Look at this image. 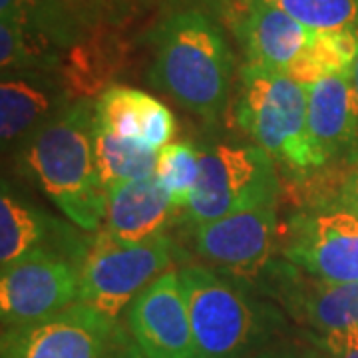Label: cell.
<instances>
[{
  "label": "cell",
  "instance_id": "cell-12",
  "mask_svg": "<svg viewBox=\"0 0 358 358\" xmlns=\"http://www.w3.org/2000/svg\"><path fill=\"white\" fill-rule=\"evenodd\" d=\"M74 100L58 72H6L0 82V140L2 148L24 145Z\"/></svg>",
  "mask_w": 358,
  "mask_h": 358
},
{
  "label": "cell",
  "instance_id": "cell-13",
  "mask_svg": "<svg viewBox=\"0 0 358 358\" xmlns=\"http://www.w3.org/2000/svg\"><path fill=\"white\" fill-rule=\"evenodd\" d=\"M227 20L243 46L247 64L281 72H287L315 36L268 0H243Z\"/></svg>",
  "mask_w": 358,
  "mask_h": 358
},
{
  "label": "cell",
  "instance_id": "cell-14",
  "mask_svg": "<svg viewBox=\"0 0 358 358\" xmlns=\"http://www.w3.org/2000/svg\"><path fill=\"white\" fill-rule=\"evenodd\" d=\"M308 141L315 167L346 152L358 138V96L352 70L308 86Z\"/></svg>",
  "mask_w": 358,
  "mask_h": 358
},
{
  "label": "cell",
  "instance_id": "cell-8",
  "mask_svg": "<svg viewBox=\"0 0 358 358\" xmlns=\"http://www.w3.org/2000/svg\"><path fill=\"white\" fill-rule=\"evenodd\" d=\"M117 348L115 320L84 303L2 334V358H115Z\"/></svg>",
  "mask_w": 358,
  "mask_h": 358
},
{
  "label": "cell",
  "instance_id": "cell-18",
  "mask_svg": "<svg viewBox=\"0 0 358 358\" xmlns=\"http://www.w3.org/2000/svg\"><path fill=\"white\" fill-rule=\"evenodd\" d=\"M124 60V42L102 22L66 50L58 76L74 102L90 100V96L102 94L103 86L122 70Z\"/></svg>",
  "mask_w": 358,
  "mask_h": 358
},
{
  "label": "cell",
  "instance_id": "cell-20",
  "mask_svg": "<svg viewBox=\"0 0 358 358\" xmlns=\"http://www.w3.org/2000/svg\"><path fill=\"white\" fill-rule=\"evenodd\" d=\"M357 56L358 30L315 32L305 52L287 68V74L308 88L322 78L350 72Z\"/></svg>",
  "mask_w": 358,
  "mask_h": 358
},
{
  "label": "cell",
  "instance_id": "cell-4",
  "mask_svg": "<svg viewBox=\"0 0 358 358\" xmlns=\"http://www.w3.org/2000/svg\"><path fill=\"white\" fill-rule=\"evenodd\" d=\"M199 358H245L265 343L277 315L241 287L199 267L179 271Z\"/></svg>",
  "mask_w": 358,
  "mask_h": 358
},
{
  "label": "cell",
  "instance_id": "cell-11",
  "mask_svg": "<svg viewBox=\"0 0 358 358\" xmlns=\"http://www.w3.org/2000/svg\"><path fill=\"white\" fill-rule=\"evenodd\" d=\"M129 334L148 358H199L179 273L166 271L126 313Z\"/></svg>",
  "mask_w": 358,
  "mask_h": 358
},
{
  "label": "cell",
  "instance_id": "cell-17",
  "mask_svg": "<svg viewBox=\"0 0 358 358\" xmlns=\"http://www.w3.org/2000/svg\"><path fill=\"white\" fill-rule=\"evenodd\" d=\"M285 305L299 320L319 334L358 327V282H329L299 275L291 267L285 273Z\"/></svg>",
  "mask_w": 358,
  "mask_h": 358
},
{
  "label": "cell",
  "instance_id": "cell-1",
  "mask_svg": "<svg viewBox=\"0 0 358 358\" xmlns=\"http://www.w3.org/2000/svg\"><path fill=\"white\" fill-rule=\"evenodd\" d=\"M94 106L78 100L20 148L28 176L84 231L102 225L108 205L94 148Z\"/></svg>",
  "mask_w": 358,
  "mask_h": 358
},
{
  "label": "cell",
  "instance_id": "cell-2",
  "mask_svg": "<svg viewBox=\"0 0 358 358\" xmlns=\"http://www.w3.org/2000/svg\"><path fill=\"white\" fill-rule=\"evenodd\" d=\"M233 54L207 14L179 10L155 30L150 80L171 100L203 120H215L229 98Z\"/></svg>",
  "mask_w": 358,
  "mask_h": 358
},
{
  "label": "cell",
  "instance_id": "cell-10",
  "mask_svg": "<svg viewBox=\"0 0 358 358\" xmlns=\"http://www.w3.org/2000/svg\"><path fill=\"white\" fill-rule=\"evenodd\" d=\"M277 239V203L193 227L195 253L233 277H253L268 263Z\"/></svg>",
  "mask_w": 358,
  "mask_h": 358
},
{
  "label": "cell",
  "instance_id": "cell-6",
  "mask_svg": "<svg viewBox=\"0 0 358 358\" xmlns=\"http://www.w3.org/2000/svg\"><path fill=\"white\" fill-rule=\"evenodd\" d=\"M173 261V247L166 235L143 243H122L106 231L88 245L80 265L78 303L115 320L124 308Z\"/></svg>",
  "mask_w": 358,
  "mask_h": 358
},
{
  "label": "cell",
  "instance_id": "cell-28",
  "mask_svg": "<svg viewBox=\"0 0 358 358\" xmlns=\"http://www.w3.org/2000/svg\"><path fill=\"white\" fill-rule=\"evenodd\" d=\"M253 358H294L293 355H287V352H265V355H257Z\"/></svg>",
  "mask_w": 358,
  "mask_h": 358
},
{
  "label": "cell",
  "instance_id": "cell-22",
  "mask_svg": "<svg viewBox=\"0 0 358 358\" xmlns=\"http://www.w3.org/2000/svg\"><path fill=\"white\" fill-rule=\"evenodd\" d=\"M199 148L189 141H171L157 154V169L164 189L176 209H185L199 179Z\"/></svg>",
  "mask_w": 358,
  "mask_h": 358
},
{
  "label": "cell",
  "instance_id": "cell-9",
  "mask_svg": "<svg viewBox=\"0 0 358 358\" xmlns=\"http://www.w3.org/2000/svg\"><path fill=\"white\" fill-rule=\"evenodd\" d=\"M285 257L299 271L329 282H358V215L345 207L291 219Z\"/></svg>",
  "mask_w": 358,
  "mask_h": 358
},
{
  "label": "cell",
  "instance_id": "cell-25",
  "mask_svg": "<svg viewBox=\"0 0 358 358\" xmlns=\"http://www.w3.org/2000/svg\"><path fill=\"white\" fill-rule=\"evenodd\" d=\"M319 358H358V327L317 336Z\"/></svg>",
  "mask_w": 358,
  "mask_h": 358
},
{
  "label": "cell",
  "instance_id": "cell-15",
  "mask_svg": "<svg viewBox=\"0 0 358 358\" xmlns=\"http://www.w3.org/2000/svg\"><path fill=\"white\" fill-rule=\"evenodd\" d=\"M94 122L152 152H159L171 143L176 131V120L166 103L129 86H108L103 90L94 106Z\"/></svg>",
  "mask_w": 358,
  "mask_h": 358
},
{
  "label": "cell",
  "instance_id": "cell-19",
  "mask_svg": "<svg viewBox=\"0 0 358 358\" xmlns=\"http://www.w3.org/2000/svg\"><path fill=\"white\" fill-rule=\"evenodd\" d=\"M54 221L36 207L18 199L2 181L0 195V265L10 267L38 249H54L50 245Z\"/></svg>",
  "mask_w": 358,
  "mask_h": 358
},
{
  "label": "cell",
  "instance_id": "cell-3",
  "mask_svg": "<svg viewBox=\"0 0 358 358\" xmlns=\"http://www.w3.org/2000/svg\"><path fill=\"white\" fill-rule=\"evenodd\" d=\"M308 88L281 70L245 64L235 120L271 159L291 171L315 167L307 128Z\"/></svg>",
  "mask_w": 358,
  "mask_h": 358
},
{
  "label": "cell",
  "instance_id": "cell-16",
  "mask_svg": "<svg viewBox=\"0 0 358 358\" xmlns=\"http://www.w3.org/2000/svg\"><path fill=\"white\" fill-rule=\"evenodd\" d=\"M173 209L155 173L134 179L108 192L103 231L122 243H143L164 235Z\"/></svg>",
  "mask_w": 358,
  "mask_h": 358
},
{
  "label": "cell",
  "instance_id": "cell-27",
  "mask_svg": "<svg viewBox=\"0 0 358 358\" xmlns=\"http://www.w3.org/2000/svg\"><path fill=\"white\" fill-rule=\"evenodd\" d=\"M115 358H148V357H145L140 348L136 346V343H131V345H124V348H122V350L117 348Z\"/></svg>",
  "mask_w": 358,
  "mask_h": 358
},
{
  "label": "cell",
  "instance_id": "cell-7",
  "mask_svg": "<svg viewBox=\"0 0 358 358\" xmlns=\"http://www.w3.org/2000/svg\"><path fill=\"white\" fill-rule=\"evenodd\" d=\"M80 265L62 249H38L2 268L0 313L4 329L50 319L78 303Z\"/></svg>",
  "mask_w": 358,
  "mask_h": 358
},
{
  "label": "cell",
  "instance_id": "cell-5",
  "mask_svg": "<svg viewBox=\"0 0 358 358\" xmlns=\"http://www.w3.org/2000/svg\"><path fill=\"white\" fill-rule=\"evenodd\" d=\"M199 179L185 207V221L192 227L277 203V164L257 143L205 145L199 150Z\"/></svg>",
  "mask_w": 358,
  "mask_h": 358
},
{
  "label": "cell",
  "instance_id": "cell-24",
  "mask_svg": "<svg viewBox=\"0 0 358 358\" xmlns=\"http://www.w3.org/2000/svg\"><path fill=\"white\" fill-rule=\"evenodd\" d=\"M46 4L76 38L106 22V0H46Z\"/></svg>",
  "mask_w": 358,
  "mask_h": 358
},
{
  "label": "cell",
  "instance_id": "cell-26",
  "mask_svg": "<svg viewBox=\"0 0 358 358\" xmlns=\"http://www.w3.org/2000/svg\"><path fill=\"white\" fill-rule=\"evenodd\" d=\"M341 207L358 215V159L348 171L345 183L341 187Z\"/></svg>",
  "mask_w": 358,
  "mask_h": 358
},
{
  "label": "cell",
  "instance_id": "cell-21",
  "mask_svg": "<svg viewBox=\"0 0 358 358\" xmlns=\"http://www.w3.org/2000/svg\"><path fill=\"white\" fill-rule=\"evenodd\" d=\"M94 148L103 187L110 192L122 183L154 176L157 154L136 141L124 140L94 122Z\"/></svg>",
  "mask_w": 358,
  "mask_h": 358
},
{
  "label": "cell",
  "instance_id": "cell-23",
  "mask_svg": "<svg viewBox=\"0 0 358 358\" xmlns=\"http://www.w3.org/2000/svg\"><path fill=\"white\" fill-rule=\"evenodd\" d=\"M310 32L358 30V0H268Z\"/></svg>",
  "mask_w": 358,
  "mask_h": 358
},
{
  "label": "cell",
  "instance_id": "cell-29",
  "mask_svg": "<svg viewBox=\"0 0 358 358\" xmlns=\"http://www.w3.org/2000/svg\"><path fill=\"white\" fill-rule=\"evenodd\" d=\"M352 84H355V90H357L358 96V56L357 60H355V64H352Z\"/></svg>",
  "mask_w": 358,
  "mask_h": 358
}]
</instances>
